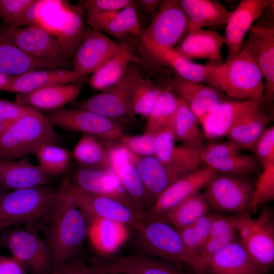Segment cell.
<instances>
[{
  "label": "cell",
  "mask_w": 274,
  "mask_h": 274,
  "mask_svg": "<svg viewBox=\"0 0 274 274\" xmlns=\"http://www.w3.org/2000/svg\"><path fill=\"white\" fill-rule=\"evenodd\" d=\"M38 228L56 268L80 255L87 237L88 222L72 197L59 187L54 204L39 221Z\"/></svg>",
  "instance_id": "obj_1"
},
{
  "label": "cell",
  "mask_w": 274,
  "mask_h": 274,
  "mask_svg": "<svg viewBox=\"0 0 274 274\" xmlns=\"http://www.w3.org/2000/svg\"><path fill=\"white\" fill-rule=\"evenodd\" d=\"M54 126L39 111L16 119L0 134V160L35 155L43 145L57 144Z\"/></svg>",
  "instance_id": "obj_2"
},
{
  "label": "cell",
  "mask_w": 274,
  "mask_h": 274,
  "mask_svg": "<svg viewBox=\"0 0 274 274\" xmlns=\"http://www.w3.org/2000/svg\"><path fill=\"white\" fill-rule=\"evenodd\" d=\"M39 221L11 226L0 230V248L9 251L28 274H50L55 268L50 249L40 234Z\"/></svg>",
  "instance_id": "obj_3"
},
{
  "label": "cell",
  "mask_w": 274,
  "mask_h": 274,
  "mask_svg": "<svg viewBox=\"0 0 274 274\" xmlns=\"http://www.w3.org/2000/svg\"><path fill=\"white\" fill-rule=\"evenodd\" d=\"M262 78L257 64L242 48L236 56L217 65L213 87L228 99L256 100L264 95Z\"/></svg>",
  "instance_id": "obj_4"
},
{
  "label": "cell",
  "mask_w": 274,
  "mask_h": 274,
  "mask_svg": "<svg viewBox=\"0 0 274 274\" xmlns=\"http://www.w3.org/2000/svg\"><path fill=\"white\" fill-rule=\"evenodd\" d=\"M135 229L139 253L189 267L190 256L179 231L161 216L147 214Z\"/></svg>",
  "instance_id": "obj_5"
},
{
  "label": "cell",
  "mask_w": 274,
  "mask_h": 274,
  "mask_svg": "<svg viewBox=\"0 0 274 274\" xmlns=\"http://www.w3.org/2000/svg\"><path fill=\"white\" fill-rule=\"evenodd\" d=\"M57 189L48 185L9 191L0 199V230L31 221H39L54 204Z\"/></svg>",
  "instance_id": "obj_6"
},
{
  "label": "cell",
  "mask_w": 274,
  "mask_h": 274,
  "mask_svg": "<svg viewBox=\"0 0 274 274\" xmlns=\"http://www.w3.org/2000/svg\"><path fill=\"white\" fill-rule=\"evenodd\" d=\"M0 30L15 47L50 68H63L72 61L55 37L36 24L11 28L0 24Z\"/></svg>",
  "instance_id": "obj_7"
},
{
  "label": "cell",
  "mask_w": 274,
  "mask_h": 274,
  "mask_svg": "<svg viewBox=\"0 0 274 274\" xmlns=\"http://www.w3.org/2000/svg\"><path fill=\"white\" fill-rule=\"evenodd\" d=\"M242 48L248 51L265 79L264 104L271 107L274 100V3L252 25Z\"/></svg>",
  "instance_id": "obj_8"
},
{
  "label": "cell",
  "mask_w": 274,
  "mask_h": 274,
  "mask_svg": "<svg viewBox=\"0 0 274 274\" xmlns=\"http://www.w3.org/2000/svg\"><path fill=\"white\" fill-rule=\"evenodd\" d=\"M238 239L253 259L267 271L274 262V226L264 210L257 218L248 212L234 215Z\"/></svg>",
  "instance_id": "obj_9"
},
{
  "label": "cell",
  "mask_w": 274,
  "mask_h": 274,
  "mask_svg": "<svg viewBox=\"0 0 274 274\" xmlns=\"http://www.w3.org/2000/svg\"><path fill=\"white\" fill-rule=\"evenodd\" d=\"M188 20L179 1L163 0L141 41L148 50L174 49L188 33Z\"/></svg>",
  "instance_id": "obj_10"
},
{
  "label": "cell",
  "mask_w": 274,
  "mask_h": 274,
  "mask_svg": "<svg viewBox=\"0 0 274 274\" xmlns=\"http://www.w3.org/2000/svg\"><path fill=\"white\" fill-rule=\"evenodd\" d=\"M243 175L217 173L204 187L210 208L234 215L248 212L254 183Z\"/></svg>",
  "instance_id": "obj_11"
},
{
  "label": "cell",
  "mask_w": 274,
  "mask_h": 274,
  "mask_svg": "<svg viewBox=\"0 0 274 274\" xmlns=\"http://www.w3.org/2000/svg\"><path fill=\"white\" fill-rule=\"evenodd\" d=\"M45 116L54 126L91 135L105 142H116L123 134L114 119L84 109L63 107Z\"/></svg>",
  "instance_id": "obj_12"
},
{
  "label": "cell",
  "mask_w": 274,
  "mask_h": 274,
  "mask_svg": "<svg viewBox=\"0 0 274 274\" xmlns=\"http://www.w3.org/2000/svg\"><path fill=\"white\" fill-rule=\"evenodd\" d=\"M59 187L72 197L87 219L114 220L135 229L143 218L119 200L79 189L72 184L67 176L63 177Z\"/></svg>",
  "instance_id": "obj_13"
},
{
  "label": "cell",
  "mask_w": 274,
  "mask_h": 274,
  "mask_svg": "<svg viewBox=\"0 0 274 274\" xmlns=\"http://www.w3.org/2000/svg\"><path fill=\"white\" fill-rule=\"evenodd\" d=\"M139 70L129 66L118 82L86 99L74 101L72 108L88 110L115 119L125 116L132 117L130 99L132 84Z\"/></svg>",
  "instance_id": "obj_14"
},
{
  "label": "cell",
  "mask_w": 274,
  "mask_h": 274,
  "mask_svg": "<svg viewBox=\"0 0 274 274\" xmlns=\"http://www.w3.org/2000/svg\"><path fill=\"white\" fill-rule=\"evenodd\" d=\"M110 167L119 179L135 209L144 217L152 203L134 162V154L120 143H106Z\"/></svg>",
  "instance_id": "obj_15"
},
{
  "label": "cell",
  "mask_w": 274,
  "mask_h": 274,
  "mask_svg": "<svg viewBox=\"0 0 274 274\" xmlns=\"http://www.w3.org/2000/svg\"><path fill=\"white\" fill-rule=\"evenodd\" d=\"M118 46L102 32L91 27L84 28L73 58V71L83 77L94 74L113 55Z\"/></svg>",
  "instance_id": "obj_16"
},
{
  "label": "cell",
  "mask_w": 274,
  "mask_h": 274,
  "mask_svg": "<svg viewBox=\"0 0 274 274\" xmlns=\"http://www.w3.org/2000/svg\"><path fill=\"white\" fill-rule=\"evenodd\" d=\"M199 156L205 166L219 174L245 175L258 170V164L253 156L240 153L228 141L204 145L200 150Z\"/></svg>",
  "instance_id": "obj_17"
},
{
  "label": "cell",
  "mask_w": 274,
  "mask_h": 274,
  "mask_svg": "<svg viewBox=\"0 0 274 274\" xmlns=\"http://www.w3.org/2000/svg\"><path fill=\"white\" fill-rule=\"evenodd\" d=\"M263 105V96L249 100L227 99L220 102L200 123L206 140H214L225 136L238 121Z\"/></svg>",
  "instance_id": "obj_18"
},
{
  "label": "cell",
  "mask_w": 274,
  "mask_h": 274,
  "mask_svg": "<svg viewBox=\"0 0 274 274\" xmlns=\"http://www.w3.org/2000/svg\"><path fill=\"white\" fill-rule=\"evenodd\" d=\"M216 174L213 169L204 166L180 177L156 199L147 214L162 216L199 192Z\"/></svg>",
  "instance_id": "obj_19"
},
{
  "label": "cell",
  "mask_w": 274,
  "mask_h": 274,
  "mask_svg": "<svg viewBox=\"0 0 274 274\" xmlns=\"http://www.w3.org/2000/svg\"><path fill=\"white\" fill-rule=\"evenodd\" d=\"M70 179L72 184L79 189L92 194L115 198L139 214L111 167L94 168L80 165L74 170Z\"/></svg>",
  "instance_id": "obj_20"
},
{
  "label": "cell",
  "mask_w": 274,
  "mask_h": 274,
  "mask_svg": "<svg viewBox=\"0 0 274 274\" xmlns=\"http://www.w3.org/2000/svg\"><path fill=\"white\" fill-rule=\"evenodd\" d=\"M273 0H242L226 23L224 37L227 47L225 60L236 56L242 49L244 39L257 19Z\"/></svg>",
  "instance_id": "obj_21"
},
{
  "label": "cell",
  "mask_w": 274,
  "mask_h": 274,
  "mask_svg": "<svg viewBox=\"0 0 274 274\" xmlns=\"http://www.w3.org/2000/svg\"><path fill=\"white\" fill-rule=\"evenodd\" d=\"M176 142L173 126L160 130L155 134L154 155L165 165L182 174L200 167V150L178 145Z\"/></svg>",
  "instance_id": "obj_22"
},
{
  "label": "cell",
  "mask_w": 274,
  "mask_h": 274,
  "mask_svg": "<svg viewBox=\"0 0 274 274\" xmlns=\"http://www.w3.org/2000/svg\"><path fill=\"white\" fill-rule=\"evenodd\" d=\"M173 88L198 119L204 116L227 97L219 89L206 84L188 81L175 74Z\"/></svg>",
  "instance_id": "obj_23"
},
{
  "label": "cell",
  "mask_w": 274,
  "mask_h": 274,
  "mask_svg": "<svg viewBox=\"0 0 274 274\" xmlns=\"http://www.w3.org/2000/svg\"><path fill=\"white\" fill-rule=\"evenodd\" d=\"M207 270L211 274H266L268 271L253 259L236 237L210 258Z\"/></svg>",
  "instance_id": "obj_24"
},
{
  "label": "cell",
  "mask_w": 274,
  "mask_h": 274,
  "mask_svg": "<svg viewBox=\"0 0 274 274\" xmlns=\"http://www.w3.org/2000/svg\"><path fill=\"white\" fill-rule=\"evenodd\" d=\"M234 215L225 217L216 214L209 235L199 250L192 256L190 268L195 274H207V264L210 258L236 237Z\"/></svg>",
  "instance_id": "obj_25"
},
{
  "label": "cell",
  "mask_w": 274,
  "mask_h": 274,
  "mask_svg": "<svg viewBox=\"0 0 274 274\" xmlns=\"http://www.w3.org/2000/svg\"><path fill=\"white\" fill-rule=\"evenodd\" d=\"M87 237L100 257L109 258L126 242L129 236V227L114 220L89 219Z\"/></svg>",
  "instance_id": "obj_26"
},
{
  "label": "cell",
  "mask_w": 274,
  "mask_h": 274,
  "mask_svg": "<svg viewBox=\"0 0 274 274\" xmlns=\"http://www.w3.org/2000/svg\"><path fill=\"white\" fill-rule=\"evenodd\" d=\"M224 43V37L216 31L201 29L187 33L174 49L191 61L206 59L210 63L220 64L224 62L221 50Z\"/></svg>",
  "instance_id": "obj_27"
},
{
  "label": "cell",
  "mask_w": 274,
  "mask_h": 274,
  "mask_svg": "<svg viewBox=\"0 0 274 274\" xmlns=\"http://www.w3.org/2000/svg\"><path fill=\"white\" fill-rule=\"evenodd\" d=\"M82 81L51 86L24 94H17L15 102L38 110L50 111L64 107L77 98L83 88Z\"/></svg>",
  "instance_id": "obj_28"
},
{
  "label": "cell",
  "mask_w": 274,
  "mask_h": 274,
  "mask_svg": "<svg viewBox=\"0 0 274 274\" xmlns=\"http://www.w3.org/2000/svg\"><path fill=\"white\" fill-rule=\"evenodd\" d=\"M53 177L26 159L0 160V185L8 190L48 185Z\"/></svg>",
  "instance_id": "obj_29"
},
{
  "label": "cell",
  "mask_w": 274,
  "mask_h": 274,
  "mask_svg": "<svg viewBox=\"0 0 274 274\" xmlns=\"http://www.w3.org/2000/svg\"><path fill=\"white\" fill-rule=\"evenodd\" d=\"M134 162L152 204L174 181L185 175L165 165L155 155L134 154Z\"/></svg>",
  "instance_id": "obj_30"
},
{
  "label": "cell",
  "mask_w": 274,
  "mask_h": 274,
  "mask_svg": "<svg viewBox=\"0 0 274 274\" xmlns=\"http://www.w3.org/2000/svg\"><path fill=\"white\" fill-rule=\"evenodd\" d=\"M112 272L125 274H195L182 265L141 253L107 258Z\"/></svg>",
  "instance_id": "obj_31"
},
{
  "label": "cell",
  "mask_w": 274,
  "mask_h": 274,
  "mask_svg": "<svg viewBox=\"0 0 274 274\" xmlns=\"http://www.w3.org/2000/svg\"><path fill=\"white\" fill-rule=\"evenodd\" d=\"M148 51L157 61L168 65L180 77L212 86L219 64L195 63L181 56L174 49L153 48Z\"/></svg>",
  "instance_id": "obj_32"
},
{
  "label": "cell",
  "mask_w": 274,
  "mask_h": 274,
  "mask_svg": "<svg viewBox=\"0 0 274 274\" xmlns=\"http://www.w3.org/2000/svg\"><path fill=\"white\" fill-rule=\"evenodd\" d=\"M84 77L64 68H41L29 71L14 81L8 92L24 94L45 87L82 81Z\"/></svg>",
  "instance_id": "obj_33"
},
{
  "label": "cell",
  "mask_w": 274,
  "mask_h": 274,
  "mask_svg": "<svg viewBox=\"0 0 274 274\" xmlns=\"http://www.w3.org/2000/svg\"><path fill=\"white\" fill-rule=\"evenodd\" d=\"M179 3L188 18V33L226 24L232 13L217 0H180Z\"/></svg>",
  "instance_id": "obj_34"
},
{
  "label": "cell",
  "mask_w": 274,
  "mask_h": 274,
  "mask_svg": "<svg viewBox=\"0 0 274 274\" xmlns=\"http://www.w3.org/2000/svg\"><path fill=\"white\" fill-rule=\"evenodd\" d=\"M263 107L249 113L238 121L225 136L227 141L240 149L250 150L273 120Z\"/></svg>",
  "instance_id": "obj_35"
},
{
  "label": "cell",
  "mask_w": 274,
  "mask_h": 274,
  "mask_svg": "<svg viewBox=\"0 0 274 274\" xmlns=\"http://www.w3.org/2000/svg\"><path fill=\"white\" fill-rule=\"evenodd\" d=\"M133 54L131 45L125 42L118 44L113 55L91 77V87L100 91L118 82L128 69Z\"/></svg>",
  "instance_id": "obj_36"
},
{
  "label": "cell",
  "mask_w": 274,
  "mask_h": 274,
  "mask_svg": "<svg viewBox=\"0 0 274 274\" xmlns=\"http://www.w3.org/2000/svg\"><path fill=\"white\" fill-rule=\"evenodd\" d=\"M173 130L176 141L183 146L200 150L205 145L206 139L198 119L179 97Z\"/></svg>",
  "instance_id": "obj_37"
},
{
  "label": "cell",
  "mask_w": 274,
  "mask_h": 274,
  "mask_svg": "<svg viewBox=\"0 0 274 274\" xmlns=\"http://www.w3.org/2000/svg\"><path fill=\"white\" fill-rule=\"evenodd\" d=\"M83 5L69 6L53 37L72 59L80 43L84 27Z\"/></svg>",
  "instance_id": "obj_38"
},
{
  "label": "cell",
  "mask_w": 274,
  "mask_h": 274,
  "mask_svg": "<svg viewBox=\"0 0 274 274\" xmlns=\"http://www.w3.org/2000/svg\"><path fill=\"white\" fill-rule=\"evenodd\" d=\"M210 206L200 191L178 204L161 217L179 230L196 222L209 213Z\"/></svg>",
  "instance_id": "obj_39"
},
{
  "label": "cell",
  "mask_w": 274,
  "mask_h": 274,
  "mask_svg": "<svg viewBox=\"0 0 274 274\" xmlns=\"http://www.w3.org/2000/svg\"><path fill=\"white\" fill-rule=\"evenodd\" d=\"M177 105L178 96L173 86L160 88L158 99L146 118L144 132L155 135L164 128L174 126Z\"/></svg>",
  "instance_id": "obj_40"
},
{
  "label": "cell",
  "mask_w": 274,
  "mask_h": 274,
  "mask_svg": "<svg viewBox=\"0 0 274 274\" xmlns=\"http://www.w3.org/2000/svg\"><path fill=\"white\" fill-rule=\"evenodd\" d=\"M50 68L25 54L10 43L0 30V71L13 76Z\"/></svg>",
  "instance_id": "obj_41"
},
{
  "label": "cell",
  "mask_w": 274,
  "mask_h": 274,
  "mask_svg": "<svg viewBox=\"0 0 274 274\" xmlns=\"http://www.w3.org/2000/svg\"><path fill=\"white\" fill-rule=\"evenodd\" d=\"M73 156L82 166L94 168L110 167L106 145L100 139L91 135L82 134L74 147Z\"/></svg>",
  "instance_id": "obj_42"
},
{
  "label": "cell",
  "mask_w": 274,
  "mask_h": 274,
  "mask_svg": "<svg viewBox=\"0 0 274 274\" xmlns=\"http://www.w3.org/2000/svg\"><path fill=\"white\" fill-rule=\"evenodd\" d=\"M160 92L149 79L144 78L140 71L133 80L130 93V107L132 117L135 115L147 118L154 106Z\"/></svg>",
  "instance_id": "obj_43"
},
{
  "label": "cell",
  "mask_w": 274,
  "mask_h": 274,
  "mask_svg": "<svg viewBox=\"0 0 274 274\" xmlns=\"http://www.w3.org/2000/svg\"><path fill=\"white\" fill-rule=\"evenodd\" d=\"M98 30L118 38L127 33L141 38L143 31L135 4L113 13Z\"/></svg>",
  "instance_id": "obj_44"
},
{
  "label": "cell",
  "mask_w": 274,
  "mask_h": 274,
  "mask_svg": "<svg viewBox=\"0 0 274 274\" xmlns=\"http://www.w3.org/2000/svg\"><path fill=\"white\" fill-rule=\"evenodd\" d=\"M35 155L39 166L52 177L66 172L71 157L70 153L66 149L55 144L42 146Z\"/></svg>",
  "instance_id": "obj_45"
},
{
  "label": "cell",
  "mask_w": 274,
  "mask_h": 274,
  "mask_svg": "<svg viewBox=\"0 0 274 274\" xmlns=\"http://www.w3.org/2000/svg\"><path fill=\"white\" fill-rule=\"evenodd\" d=\"M216 215L208 213L193 224L178 230L190 256L189 268L192 256L199 250L208 237Z\"/></svg>",
  "instance_id": "obj_46"
},
{
  "label": "cell",
  "mask_w": 274,
  "mask_h": 274,
  "mask_svg": "<svg viewBox=\"0 0 274 274\" xmlns=\"http://www.w3.org/2000/svg\"><path fill=\"white\" fill-rule=\"evenodd\" d=\"M274 199V164L262 167L254 184L249 211L256 213L262 206Z\"/></svg>",
  "instance_id": "obj_47"
},
{
  "label": "cell",
  "mask_w": 274,
  "mask_h": 274,
  "mask_svg": "<svg viewBox=\"0 0 274 274\" xmlns=\"http://www.w3.org/2000/svg\"><path fill=\"white\" fill-rule=\"evenodd\" d=\"M250 150L258 164L262 168L274 164V127H267Z\"/></svg>",
  "instance_id": "obj_48"
},
{
  "label": "cell",
  "mask_w": 274,
  "mask_h": 274,
  "mask_svg": "<svg viewBox=\"0 0 274 274\" xmlns=\"http://www.w3.org/2000/svg\"><path fill=\"white\" fill-rule=\"evenodd\" d=\"M120 143L133 154L146 156L155 154V135L144 132L141 135H130L123 134Z\"/></svg>",
  "instance_id": "obj_49"
},
{
  "label": "cell",
  "mask_w": 274,
  "mask_h": 274,
  "mask_svg": "<svg viewBox=\"0 0 274 274\" xmlns=\"http://www.w3.org/2000/svg\"><path fill=\"white\" fill-rule=\"evenodd\" d=\"M38 111L0 98V134L21 116Z\"/></svg>",
  "instance_id": "obj_50"
},
{
  "label": "cell",
  "mask_w": 274,
  "mask_h": 274,
  "mask_svg": "<svg viewBox=\"0 0 274 274\" xmlns=\"http://www.w3.org/2000/svg\"><path fill=\"white\" fill-rule=\"evenodd\" d=\"M36 0H0V18L10 26Z\"/></svg>",
  "instance_id": "obj_51"
},
{
  "label": "cell",
  "mask_w": 274,
  "mask_h": 274,
  "mask_svg": "<svg viewBox=\"0 0 274 274\" xmlns=\"http://www.w3.org/2000/svg\"><path fill=\"white\" fill-rule=\"evenodd\" d=\"M134 4L132 0H87L82 5L86 12H113Z\"/></svg>",
  "instance_id": "obj_52"
},
{
  "label": "cell",
  "mask_w": 274,
  "mask_h": 274,
  "mask_svg": "<svg viewBox=\"0 0 274 274\" xmlns=\"http://www.w3.org/2000/svg\"><path fill=\"white\" fill-rule=\"evenodd\" d=\"M45 0H36L10 25L11 28H18L36 24L40 17Z\"/></svg>",
  "instance_id": "obj_53"
},
{
  "label": "cell",
  "mask_w": 274,
  "mask_h": 274,
  "mask_svg": "<svg viewBox=\"0 0 274 274\" xmlns=\"http://www.w3.org/2000/svg\"><path fill=\"white\" fill-rule=\"evenodd\" d=\"M88 263L80 255L54 268L50 274H88Z\"/></svg>",
  "instance_id": "obj_54"
},
{
  "label": "cell",
  "mask_w": 274,
  "mask_h": 274,
  "mask_svg": "<svg viewBox=\"0 0 274 274\" xmlns=\"http://www.w3.org/2000/svg\"><path fill=\"white\" fill-rule=\"evenodd\" d=\"M0 274H28L23 265L13 256L0 255Z\"/></svg>",
  "instance_id": "obj_55"
},
{
  "label": "cell",
  "mask_w": 274,
  "mask_h": 274,
  "mask_svg": "<svg viewBox=\"0 0 274 274\" xmlns=\"http://www.w3.org/2000/svg\"><path fill=\"white\" fill-rule=\"evenodd\" d=\"M88 263V274H112L107 258L94 256L90 259Z\"/></svg>",
  "instance_id": "obj_56"
},
{
  "label": "cell",
  "mask_w": 274,
  "mask_h": 274,
  "mask_svg": "<svg viewBox=\"0 0 274 274\" xmlns=\"http://www.w3.org/2000/svg\"><path fill=\"white\" fill-rule=\"evenodd\" d=\"M137 2L152 20L158 12L162 1L139 0Z\"/></svg>",
  "instance_id": "obj_57"
},
{
  "label": "cell",
  "mask_w": 274,
  "mask_h": 274,
  "mask_svg": "<svg viewBox=\"0 0 274 274\" xmlns=\"http://www.w3.org/2000/svg\"><path fill=\"white\" fill-rule=\"evenodd\" d=\"M18 76L9 75L0 71V91H8Z\"/></svg>",
  "instance_id": "obj_58"
},
{
  "label": "cell",
  "mask_w": 274,
  "mask_h": 274,
  "mask_svg": "<svg viewBox=\"0 0 274 274\" xmlns=\"http://www.w3.org/2000/svg\"><path fill=\"white\" fill-rule=\"evenodd\" d=\"M9 191V190L5 189V188L0 185V199L4 195H5Z\"/></svg>",
  "instance_id": "obj_59"
},
{
  "label": "cell",
  "mask_w": 274,
  "mask_h": 274,
  "mask_svg": "<svg viewBox=\"0 0 274 274\" xmlns=\"http://www.w3.org/2000/svg\"><path fill=\"white\" fill-rule=\"evenodd\" d=\"M112 274H125V273H121V272H112Z\"/></svg>",
  "instance_id": "obj_60"
}]
</instances>
